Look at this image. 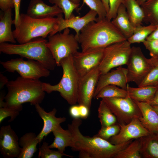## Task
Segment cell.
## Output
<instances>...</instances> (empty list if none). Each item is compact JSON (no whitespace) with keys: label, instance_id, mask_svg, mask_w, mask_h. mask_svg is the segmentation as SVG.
Masks as SVG:
<instances>
[{"label":"cell","instance_id":"35","mask_svg":"<svg viewBox=\"0 0 158 158\" xmlns=\"http://www.w3.org/2000/svg\"><path fill=\"white\" fill-rule=\"evenodd\" d=\"M83 5L86 4L90 9L96 11L98 16L97 19L106 18L107 12L101 0H83Z\"/></svg>","mask_w":158,"mask_h":158},{"label":"cell","instance_id":"11","mask_svg":"<svg viewBox=\"0 0 158 158\" xmlns=\"http://www.w3.org/2000/svg\"><path fill=\"white\" fill-rule=\"evenodd\" d=\"M116 116L119 124H126L134 118L142 116L140 110L135 101L126 97H105L102 99Z\"/></svg>","mask_w":158,"mask_h":158},{"label":"cell","instance_id":"33","mask_svg":"<svg viewBox=\"0 0 158 158\" xmlns=\"http://www.w3.org/2000/svg\"><path fill=\"white\" fill-rule=\"evenodd\" d=\"M49 2L57 6L63 11L64 18L68 19L75 10L78 9L80 4H76L71 0H49Z\"/></svg>","mask_w":158,"mask_h":158},{"label":"cell","instance_id":"31","mask_svg":"<svg viewBox=\"0 0 158 158\" xmlns=\"http://www.w3.org/2000/svg\"><path fill=\"white\" fill-rule=\"evenodd\" d=\"M141 138L132 141L126 148L120 151L114 158H142L140 153Z\"/></svg>","mask_w":158,"mask_h":158},{"label":"cell","instance_id":"3","mask_svg":"<svg viewBox=\"0 0 158 158\" xmlns=\"http://www.w3.org/2000/svg\"><path fill=\"white\" fill-rule=\"evenodd\" d=\"M42 83L39 80L18 77L6 84L8 92L5 97L6 105L14 108L23 107L22 104L29 102L35 105L41 103L45 96Z\"/></svg>","mask_w":158,"mask_h":158},{"label":"cell","instance_id":"5","mask_svg":"<svg viewBox=\"0 0 158 158\" xmlns=\"http://www.w3.org/2000/svg\"><path fill=\"white\" fill-rule=\"evenodd\" d=\"M57 17L43 19L31 18L26 13L20 14L19 23L13 31L14 37L19 44L41 37L52 35L57 25Z\"/></svg>","mask_w":158,"mask_h":158},{"label":"cell","instance_id":"18","mask_svg":"<svg viewBox=\"0 0 158 158\" xmlns=\"http://www.w3.org/2000/svg\"><path fill=\"white\" fill-rule=\"evenodd\" d=\"M34 106L36 111L44 122L43 128L37 135V137L40 142L44 137L52 132L56 127L65 122L66 120V118L64 117H56L57 110L55 108H53L51 111L47 112L40 106V104H36Z\"/></svg>","mask_w":158,"mask_h":158},{"label":"cell","instance_id":"8","mask_svg":"<svg viewBox=\"0 0 158 158\" xmlns=\"http://www.w3.org/2000/svg\"><path fill=\"white\" fill-rule=\"evenodd\" d=\"M79 44L75 35L70 33V30L67 28L62 33L49 35L46 45L55 60L56 66H60L62 59L73 55L78 51Z\"/></svg>","mask_w":158,"mask_h":158},{"label":"cell","instance_id":"28","mask_svg":"<svg viewBox=\"0 0 158 158\" xmlns=\"http://www.w3.org/2000/svg\"><path fill=\"white\" fill-rule=\"evenodd\" d=\"M141 6L144 14L143 21L158 25V0H148Z\"/></svg>","mask_w":158,"mask_h":158},{"label":"cell","instance_id":"46","mask_svg":"<svg viewBox=\"0 0 158 158\" xmlns=\"http://www.w3.org/2000/svg\"><path fill=\"white\" fill-rule=\"evenodd\" d=\"M158 39V25L156 29L146 38L147 40Z\"/></svg>","mask_w":158,"mask_h":158},{"label":"cell","instance_id":"25","mask_svg":"<svg viewBox=\"0 0 158 158\" xmlns=\"http://www.w3.org/2000/svg\"><path fill=\"white\" fill-rule=\"evenodd\" d=\"M158 87L145 86L138 87L128 85V96L134 101L148 103L153 98Z\"/></svg>","mask_w":158,"mask_h":158},{"label":"cell","instance_id":"38","mask_svg":"<svg viewBox=\"0 0 158 158\" xmlns=\"http://www.w3.org/2000/svg\"><path fill=\"white\" fill-rule=\"evenodd\" d=\"M158 87V63L147 74L138 86Z\"/></svg>","mask_w":158,"mask_h":158},{"label":"cell","instance_id":"10","mask_svg":"<svg viewBox=\"0 0 158 158\" xmlns=\"http://www.w3.org/2000/svg\"><path fill=\"white\" fill-rule=\"evenodd\" d=\"M28 59L25 61L22 58L12 59L5 62L0 61V63L8 72L16 71L20 76L25 78L39 80L50 75V70L40 62Z\"/></svg>","mask_w":158,"mask_h":158},{"label":"cell","instance_id":"26","mask_svg":"<svg viewBox=\"0 0 158 158\" xmlns=\"http://www.w3.org/2000/svg\"><path fill=\"white\" fill-rule=\"evenodd\" d=\"M140 153L144 158H158V135L150 134L141 138Z\"/></svg>","mask_w":158,"mask_h":158},{"label":"cell","instance_id":"34","mask_svg":"<svg viewBox=\"0 0 158 158\" xmlns=\"http://www.w3.org/2000/svg\"><path fill=\"white\" fill-rule=\"evenodd\" d=\"M49 147V144L44 142L39 148L38 157L41 158H61L63 156L71 157L73 156L64 153H61L59 151L51 150Z\"/></svg>","mask_w":158,"mask_h":158},{"label":"cell","instance_id":"4","mask_svg":"<svg viewBox=\"0 0 158 158\" xmlns=\"http://www.w3.org/2000/svg\"><path fill=\"white\" fill-rule=\"evenodd\" d=\"M47 41L39 37L21 44L0 43V51L4 54L20 55L37 61L49 70H54L56 64L46 44Z\"/></svg>","mask_w":158,"mask_h":158},{"label":"cell","instance_id":"23","mask_svg":"<svg viewBox=\"0 0 158 158\" xmlns=\"http://www.w3.org/2000/svg\"><path fill=\"white\" fill-rule=\"evenodd\" d=\"M19 142L22 150L18 158H31L37 151V145L40 142L35 133L29 132L20 138Z\"/></svg>","mask_w":158,"mask_h":158},{"label":"cell","instance_id":"2","mask_svg":"<svg viewBox=\"0 0 158 158\" xmlns=\"http://www.w3.org/2000/svg\"><path fill=\"white\" fill-rule=\"evenodd\" d=\"M82 51L104 48L114 43L127 40L106 18L92 21L80 31L77 37Z\"/></svg>","mask_w":158,"mask_h":158},{"label":"cell","instance_id":"24","mask_svg":"<svg viewBox=\"0 0 158 158\" xmlns=\"http://www.w3.org/2000/svg\"><path fill=\"white\" fill-rule=\"evenodd\" d=\"M52 132L54 137L53 142L49 147L50 148H55L61 153H64L66 147H70L71 144V134L68 130H64L59 125L56 127Z\"/></svg>","mask_w":158,"mask_h":158},{"label":"cell","instance_id":"48","mask_svg":"<svg viewBox=\"0 0 158 158\" xmlns=\"http://www.w3.org/2000/svg\"><path fill=\"white\" fill-rule=\"evenodd\" d=\"M103 4L107 14L109 10V0H101Z\"/></svg>","mask_w":158,"mask_h":158},{"label":"cell","instance_id":"12","mask_svg":"<svg viewBox=\"0 0 158 158\" xmlns=\"http://www.w3.org/2000/svg\"><path fill=\"white\" fill-rule=\"evenodd\" d=\"M104 49L96 48L81 52L78 51L72 55L75 68L80 77L99 66L103 56Z\"/></svg>","mask_w":158,"mask_h":158},{"label":"cell","instance_id":"14","mask_svg":"<svg viewBox=\"0 0 158 158\" xmlns=\"http://www.w3.org/2000/svg\"><path fill=\"white\" fill-rule=\"evenodd\" d=\"M118 124L120 127L119 133L108 140L114 145L120 144L151 134L144 127L138 118L133 119L127 124Z\"/></svg>","mask_w":158,"mask_h":158},{"label":"cell","instance_id":"41","mask_svg":"<svg viewBox=\"0 0 158 158\" xmlns=\"http://www.w3.org/2000/svg\"><path fill=\"white\" fill-rule=\"evenodd\" d=\"M13 1L15 11V17L13 20V23L16 27L18 25L19 23L20 16V10L21 0Z\"/></svg>","mask_w":158,"mask_h":158},{"label":"cell","instance_id":"17","mask_svg":"<svg viewBox=\"0 0 158 158\" xmlns=\"http://www.w3.org/2000/svg\"><path fill=\"white\" fill-rule=\"evenodd\" d=\"M127 75V68L121 66L111 72L101 75L97 84L94 97L103 87L108 85H115L127 90L128 85Z\"/></svg>","mask_w":158,"mask_h":158},{"label":"cell","instance_id":"45","mask_svg":"<svg viewBox=\"0 0 158 158\" xmlns=\"http://www.w3.org/2000/svg\"><path fill=\"white\" fill-rule=\"evenodd\" d=\"M8 79L2 73L0 74V89L1 90L8 82Z\"/></svg>","mask_w":158,"mask_h":158},{"label":"cell","instance_id":"42","mask_svg":"<svg viewBox=\"0 0 158 158\" xmlns=\"http://www.w3.org/2000/svg\"><path fill=\"white\" fill-rule=\"evenodd\" d=\"M14 7L13 0H0V8L3 11Z\"/></svg>","mask_w":158,"mask_h":158},{"label":"cell","instance_id":"49","mask_svg":"<svg viewBox=\"0 0 158 158\" xmlns=\"http://www.w3.org/2000/svg\"><path fill=\"white\" fill-rule=\"evenodd\" d=\"M148 0H136L138 3L141 6Z\"/></svg>","mask_w":158,"mask_h":158},{"label":"cell","instance_id":"47","mask_svg":"<svg viewBox=\"0 0 158 158\" xmlns=\"http://www.w3.org/2000/svg\"><path fill=\"white\" fill-rule=\"evenodd\" d=\"M151 105H158V88L153 98L148 103Z\"/></svg>","mask_w":158,"mask_h":158},{"label":"cell","instance_id":"29","mask_svg":"<svg viewBox=\"0 0 158 158\" xmlns=\"http://www.w3.org/2000/svg\"><path fill=\"white\" fill-rule=\"evenodd\" d=\"M157 26L150 24L147 26L141 25L135 27L133 34L127 40L130 44L143 43Z\"/></svg>","mask_w":158,"mask_h":158},{"label":"cell","instance_id":"30","mask_svg":"<svg viewBox=\"0 0 158 158\" xmlns=\"http://www.w3.org/2000/svg\"><path fill=\"white\" fill-rule=\"evenodd\" d=\"M98 112L101 127L115 124L117 121L116 116L102 99L100 101Z\"/></svg>","mask_w":158,"mask_h":158},{"label":"cell","instance_id":"44","mask_svg":"<svg viewBox=\"0 0 158 158\" xmlns=\"http://www.w3.org/2000/svg\"><path fill=\"white\" fill-rule=\"evenodd\" d=\"M80 117L86 119L88 116L90 110L86 106L83 105H79Z\"/></svg>","mask_w":158,"mask_h":158},{"label":"cell","instance_id":"22","mask_svg":"<svg viewBox=\"0 0 158 158\" xmlns=\"http://www.w3.org/2000/svg\"><path fill=\"white\" fill-rule=\"evenodd\" d=\"M12 9H9L0 15V43L10 42L15 44L16 40L11 30V25L13 24L12 19Z\"/></svg>","mask_w":158,"mask_h":158},{"label":"cell","instance_id":"51","mask_svg":"<svg viewBox=\"0 0 158 158\" xmlns=\"http://www.w3.org/2000/svg\"><path fill=\"white\" fill-rule=\"evenodd\" d=\"M73 2L76 4H80V0H71Z\"/></svg>","mask_w":158,"mask_h":158},{"label":"cell","instance_id":"27","mask_svg":"<svg viewBox=\"0 0 158 158\" xmlns=\"http://www.w3.org/2000/svg\"><path fill=\"white\" fill-rule=\"evenodd\" d=\"M125 5L129 20L134 27L141 25L143 21V11L136 0H124Z\"/></svg>","mask_w":158,"mask_h":158},{"label":"cell","instance_id":"16","mask_svg":"<svg viewBox=\"0 0 158 158\" xmlns=\"http://www.w3.org/2000/svg\"><path fill=\"white\" fill-rule=\"evenodd\" d=\"M97 12L91 9L82 17L75 16L73 14L66 19L63 18L62 13L61 14L56 17L58 19L57 25L53 35L65 28H70L75 30V35L77 39L80 31L84 27L90 22L97 20Z\"/></svg>","mask_w":158,"mask_h":158},{"label":"cell","instance_id":"21","mask_svg":"<svg viewBox=\"0 0 158 158\" xmlns=\"http://www.w3.org/2000/svg\"><path fill=\"white\" fill-rule=\"evenodd\" d=\"M113 25L122 33L127 40L133 34L134 28L128 17L124 4L120 6L116 17L111 20Z\"/></svg>","mask_w":158,"mask_h":158},{"label":"cell","instance_id":"50","mask_svg":"<svg viewBox=\"0 0 158 158\" xmlns=\"http://www.w3.org/2000/svg\"><path fill=\"white\" fill-rule=\"evenodd\" d=\"M154 110L158 114V105H152Z\"/></svg>","mask_w":158,"mask_h":158},{"label":"cell","instance_id":"36","mask_svg":"<svg viewBox=\"0 0 158 158\" xmlns=\"http://www.w3.org/2000/svg\"><path fill=\"white\" fill-rule=\"evenodd\" d=\"M120 130V127L119 125L115 124L106 127H101L98 133L95 135L108 140L111 137L117 134Z\"/></svg>","mask_w":158,"mask_h":158},{"label":"cell","instance_id":"32","mask_svg":"<svg viewBox=\"0 0 158 158\" xmlns=\"http://www.w3.org/2000/svg\"><path fill=\"white\" fill-rule=\"evenodd\" d=\"M128 97L127 90L114 85H108L103 87L95 98L97 99L105 97Z\"/></svg>","mask_w":158,"mask_h":158},{"label":"cell","instance_id":"13","mask_svg":"<svg viewBox=\"0 0 158 158\" xmlns=\"http://www.w3.org/2000/svg\"><path fill=\"white\" fill-rule=\"evenodd\" d=\"M101 75L98 66L80 77L78 93L77 102L79 105H84L90 110L92 99Z\"/></svg>","mask_w":158,"mask_h":158},{"label":"cell","instance_id":"43","mask_svg":"<svg viewBox=\"0 0 158 158\" xmlns=\"http://www.w3.org/2000/svg\"><path fill=\"white\" fill-rule=\"evenodd\" d=\"M70 115L74 118H79L80 117L79 106L73 105L69 110Z\"/></svg>","mask_w":158,"mask_h":158},{"label":"cell","instance_id":"39","mask_svg":"<svg viewBox=\"0 0 158 158\" xmlns=\"http://www.w3.org/2000/svg\"><path fill=\"white\" fill-rule=\"evenodd\" d=\"M124 0H109V10L106 18L111 21L115 18L120 5L123 4Z\"/></svg>","mask_w":158,"mask_h":158},{"label":"cell","instance_id":"15","mask_svg":"<svg viewBox=\"0 0 158 158\" xmlns=\"http://www.w3.org/2000/svg\"><path fill=\"white\" fill-rule=\"evenodd\" d=\"M18 138L10 125L2 126L0 129V151L5 158H18L22 150Z\"/></svg>","mask_w":158,"mask_h":158},{"label":"cell","instance_id":"37","mask_svg":"<svg viewBox=\"0 0 158 158\" xmlns=\"http://www.w3.org/2000/svg\"><path fill=\"white\" fill-rule=\"evenodd\" d=\"M23 107L14 108L8 107L5 105L0 107V123L6 118L10 117L9 122L13 121L19 115Z\"/></svg>","mask_w":158,"mask_h":158},{"label":"cell","instance_id":"6","mask_svg":"<svg viewBox=\"0 0 158 158\" xmlns=\"http://www.w3.org/2000/svg\"><path fill=\"white\" fill-rule=\"evenodd\" d=\"M60 65L63 69V74L59 83L52 85L43 82V89L48 94L54 91L58 92L68 104L75 105L78 102L80 76L75 68L72 55L62 59L60 61Z\"/></svg>","mask_w":158,"mask_h":158},{"label":"cell","instance_id":"19","mask_svg":"<svg viewBox=\"0 0 158 158\" xmlns=\"http://www.w3.org/2000/svg\"><path fill=\"white\" fill-rule=\"evenodd\" d=\"M62 13H63L62 11L57 6L48 5L42 0H30L26 13L36 19L54 17Z\"/></svg>","mask_w":158,"mask_h":158},{"label":"cell","instance_id":"20","mask_svg":"<svg viewBox=\"0 0 158 158\" xmlns=\"http://www.w3.org/2000/svg\"><path fill=\"white\" fill-rule=\"evenodd\" d=\"M140 109L142 116L138 119L151 134L158 135V114L152 105L147 102L134 101Z\"/></svg>","mask_w":158,"mask_h":158},{"label":"cell","instance_id":"7","mask_svg":"<svg viewBox=\"0 0 158 158\" xmlns=\"http://www.w3.org/2000/svg\"><path fill=\"white\" fill-rule=\"evenodd\" d=\"M158 63V59H147L140 47H132L126 64L128 83L134 82L138 86Z\"/></svg>","mask_w":158,"mask_h":158},{"label":"cell","instance_id":"1","mask_svg":"<svg viewBox=\"0 0 158 158\" xmlns=\"http://www.w3.org/2000/svg\"><path fill=\"white\" fill-rule=\"evenodd\" d=\"M79 118H74L68 125L72 137L70 147L74 151L79 152L81 158H114L121 150L126 148L132 141L115 145L107 140L95 135L93 137L83 135L79 127L82 124Z\"/></svg>","mask_w":158,"mask_h":158},{"label":"cell","instance_id":"40","mask_svg":"<svg viewBox=\"0 0 158 158\" xmlns=\"http://www.w3.org/2000/svg\"><path fill=\"white\" fill-rule=\"evenodd\" d=\"M142 43L151 57L158 59V39L146 40Z\"/></svg>","mask_w":158,"mask_h":158},{"label":"cell","instance_id":"9","mask_svg":"<svg viewBox=\"0 0 158 158\" xmlns=\"http://www.w3.org/2000/svg\"><path fill=\"white\" fill-rule=\"evenodd\" d=\"M127 40L112 44L104 48L103 56L98 68L101 75L112 68L126 65L131 50Z\"/></svg>","mask_w":158,"mask_h":158}]
</instances>
